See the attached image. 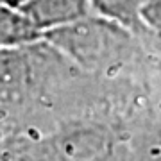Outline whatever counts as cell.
Instances as JSON below:
<instances>
[{"mask_svg": "<svg viewBox=\"0 0 161 161\" xmlns=\"http://www.w3.org/2000/svg\"><path fill=\"white\" fill-rule=\"evenodd\" d=\"M6 4H9V6H14V7H20L22 4H25L27 0H4Z\"/></svg>", "mask_w": 161, "mask_h": 161, "instance_id": "5b68a950", "label": "cell"}, {"mask_svg": "<svg viewBox=\"0 0 161 161\" xmlns=\"http://www.w3.org/2000/svg\"><path fill=\"white\" fill-rule=\"evenodd\" d=\"M45 36L36 29L20 7L0 2V50H14L32 45Z\"/></svg>", "mask_w": 161, "mask_h": 161, "instance_id": "7a4b0ae2", "label": "cell"}, {"mask_svg": "<svg viewBox=\"0 0 161 161\" xmlns=\"http://www.w3.org/2000/svg\"><path fill=\"white\" fill-rule=\"evenodd\" d=\"M0 2H4V0H0Z\"/></svg>", "mask_w": 161, "mask_h": 161, "instance_id": "8992f818", "label": "cell"}, {"mask_svg": "<svg viewBox=\"0 0 161 161\" xmlns=\"http://www.w3.org/2000/svg\"><path fill=\"white\" fill-rule=\"evenodd\" d=\"M140 16L147 29L161 34V0H143Z\"/></svg>", "mask_w": 161, "mask_h": 161, "instance_id": "277c9868", "label": "cell"}, {"mask_svg": "<svg viewBox=\"0 0 161 161\" xmlns=\"http://www.w3.org/2000/svg\"><path fill=\"white\" fill-rule=\"evenodd\" d=\"M20 9L43 36L95 16L92 0H27Z\"/></svg>", "mask_w": 161, "mask_h": 161, "instance_id": "6da1fadb", "label": "cell"}, {"mask_svg": "<svg viewBox=\"0 0 161 161\" xmlns=\"http://www.w3.org/2000/svg\"><path fill=\"white\" fill-rule=\"evenodd\" d=\"M142 4L143 0H92L95 16L115 22L134 32H142L147 29L140 16Z\"/></svg>", "mask_w": 161, "mask_h": 161, "instance_id": "3957f363", "label": "cell"}]
</instances>
